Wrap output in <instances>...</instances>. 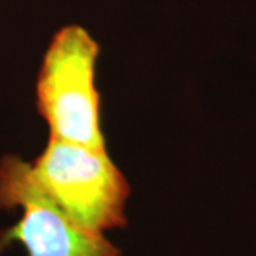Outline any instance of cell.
<instances>
[{
	"label": "cell",
	"mask_w": 256,
	"mask_h": 256,
	"mask_svg": "<svg viewBox=\"0 0 256 256\" xmlns=\"http://www.w3.org/2000/svg\"><path fill=\"white\" fill-rule=\"evenodd\" d=\"M100 46L82 26L62 28L47 47L36 82L38 114L50 137L107 151L96 66Z\"/></svg>",
	"instance_id": "obj_1"
},
{
	"label": "cell",
	"mask_w": 256,
	"mask_h": 256,
	"mask_svg": "<svg viewBox=\"0 0 256 256\" xmlns=\"http://www.w3.org/2000/svg\"><path fill=\"white\" fill-rule=\"evenodd\" d=\"M32 172L38 186L77 226L94 235L126 226L130 185L107 151L50 137L32 164Z\"/></svg>",
	"instance_id": "obj_2"
},
{
	"label": "cell",
	"mask_w": 256,
	"mask_h": 256,
	"mask_svg": "<svg viewBox=\"0 0 256 256\" xmlns=\"http://www.w3.org/2000/svg\"><path fill=\"white\" fill-rule=\"evenodd\" d=\"M22 208L14 226L0 234V249L20 242L28 256H121L104 235H94L57 208L36 182L32 164L14 156L0 161V210Z\"/></svg>",
	"instance_id": "obj_3"
}]
</instances>
